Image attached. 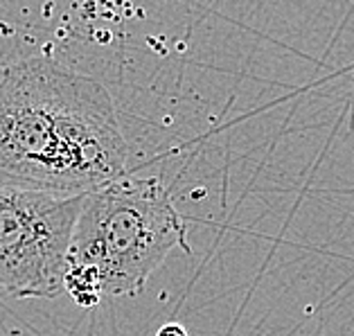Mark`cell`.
I'll return each instance as SVG.
<instances>
[{"mask_svg": "<svg viewBox=\"0 0 354 336\" xmlns=\"http://www.w3.org/2000/svg\"><path fill=\"white\" fill-rule=\"evenodd\" d=\"M127 165L102 84L50 59L0 71V187L86 196L124 178Z\"/></svg>", "mask_w": 354, "mask_h": 336, "instance_id": "6da1fadb", "label": "cell"}, {"mask_svg": "<svg viewBox=\"0 0 354 336\" xmlns=\"http://www.w3.org/2000/svg\"><path fill=\"white\" fill-rule=\"evenodd\" d=\"M189 253L185 221L158 178H120L86 194L68 266L88 269L104 296H136L174 248Z\"/></svg>", "mask_w": 354, "mask_h": 336, "instance_id": "7a4b0ae2", "label": "cell"}, {"mask_svg": "<svg viewBox=\"0 0 354 336\" xmlns=\"http://www.w3.org/2000/svg\"><path fill=\"white\" fill-rule=\"evenodd\" d=\"M84 199L0 187V289L16 298L64 294Z\"/></svg>", "mask_w": 354, "mask_h": 336, "instance_id": "3957f363", "label": "cell"}, {"mask_svg": "<svg viewBox=\"0 0 354 336\" xmlns=\"http://www.w3.org/2000/svg\"><path fill=\"white\" fill-rule=\"evenodd\" d=\"M156 336H189V334L180 323H167L156 332Z\"/></svg>", "mask_w": 354, "mask_h": 336, "instance_id": "277c9868", "label": "cell"}]
</instances>
